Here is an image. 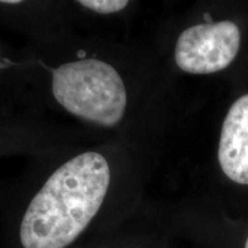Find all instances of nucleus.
Wrapping results in <instances>:
<instances>
[{"instance_id": "f257e3e1", "label": "nucleus", "mask_w": 248, "mask_h": 248, "mask_svg": "<svg viewBox=\"0 0 248 248\" xmlns=\"http://www.w3.org/2000/svg\"><path fill=\"white\" fill-rule=\"evenodd\" d=\"M110 182L107 160L86 152L52 173L28 207L20 229L24 248H66L100 209Z\"/></svg>"}, {"instance_id": "f03ea898", "label": "nucleus", "mask_w": 248, "mask_h": 248, "mask_svg": "<svg viewBox=\"0 0 248 248\" xmlns=\"http://www.w3.org/2000/svg\"><path fill=\"white\" fill-rule=\"evenodd\" d=\"M52 92L64 109L104 126H114L126 108V91L114 67L97 59L68 62L52 76Z\"/></svg>"}, {"instance_id": "7ed1b4c3", "label": "nucleus", "mask_w": 248, "mask_h": 248, "mask_svg": "<svg viewBox=\"0 0 248 248\" xmlns=\"http://www.w3.org/2000/svg\"><path fill=\"white\" fill-rule=\"evenodd\" d=\"M240 47V30L231 21L197 24L181 33L175 60L183 71L206 75L225 69Z\"/></svg>"}, {"instance_id": "20e7f679", "label": "nucleus", "mask_w": 248, "mask_h": 248, "mask_svg": "<svg viewBox=\"0 0 248 248\" xmlns=\"http://www.w3.org/2000/svg\"><path fill=\"white\" fill-rule=\"evenodd\" d=\"M218 161L231 181L248 185V94L237 99L226 114L219 138Z\"/></svg>"}, {"instance_id": "39448f33", "label": "nucleus", "mask_w": 248, "mask_h": 248, "mask_svg": "<svg viewBox=\"0 0 248 248\" xmlns=\"http://www.w3.org/2000/svg\"><path fill=\"white\" fill-rule=\"evenodd\" d=\"M78 4L98 13L110 14L122 11L128 6L129 1L126 0H80Z\"/></svg>"}, {"instance_id": "423d86ee", "label": "nucleus", "mask_w": 248, "mask_h": 248, "mask_svg": "<svg viewBox=\"0 0 248 248\" xmlns=\"http://www.w3.org/2000/svg\"><path fill=\"white\" fill-rule=\"evenodd\" d=\"M2 4H12V5H15V4H20L21 1H17V0H4V1H1Z\"/></svg>"}, {"instance_id": "0eeeda50", "label": "nucleus", "mask_w": 248, "mask_h": 248, "mask_svg": "<svg viewBox=\"0 0 248 248\" xmlns=\"http://www.w3.org/2000/svg\"><path fill=\"white\" fill-rule=\"evenodd\" d=\"M245 248H248V237H247V240H246V244H245Z\"/></svg>"}, {"instance_id": "6e6552de", "label": "nucleus", "mask_w": 248, "mask_h": 248, "mask_svg": "<svg viewBox=\"0 0 248 248\" xmlns=\"http://www.w3.org/2000/svg\"><path fill=\"white\" fill-rule=\"evenodd\" d=\"M0 67H2V64H1V63H0Z\"/></svg>"}]
</instances>
